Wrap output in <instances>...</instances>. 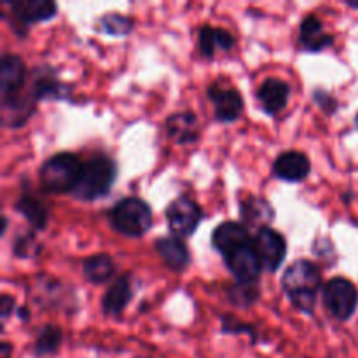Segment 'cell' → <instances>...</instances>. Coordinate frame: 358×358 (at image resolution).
I'll return each instance as SVG.
<instances>
[{"instance_id": "6da1fadb", "label": "cell", "mask_w": 358, "mask_h": 358, "mask_svg": "<svg viewBox=\"0 0 358 358\" xmlns=\"http://www.w3.org/2000/svg\"><path fill=\"white\" fill-rule=\"evenodd\" d=\"M282 289L296 310L313 313L322 289L320 269L306 259H297L283 271Z\"/></svg>"}, {"instance_id": "7a4b0ae2", "label": "cell", "mask_w": 358, "mask_h": 358, "mask_svg": "<svg viewBox=\"0 0 358 358\" xmlns=\"http://www.w3.org/2000/svg\"><path fill=\"white\" fill-rule=\"evenodd\" d=\"M115 180V164L110 157L98 154L90 157L83 163L79 180L72 189V194L77 199L93 201V199L103 198L110 191Z\"/></svg>"}, {"instance_id": "3957f363", "label": "cell", "mask_w": 358, "mask_h": 358, "mask_svg": "<svg viewBox=\"0 0 358 358\" xmlns=\"http://www.w3.org/2000/svg\"><path fill=\"white\" fill-rule=\"evenodd\" d=\"M83 161L72 152H59L41 166V184L48 192H72L79 180Z\"/></svg>"}, {"instance_id": "277c9868", "label": "cell", "mask_w": 358, "mask_h": 358, "mask_svg": "<svg viewBox=\"0 0 358 358\" xmlns=\"http://www.w3.org/2000/svg\"><path fill=\"white\" fill-rule=\"evenodd\" d=\"M110 224L117 233L138 238L152 226V210L143 199L124 198L112 206Z\"/></svg>"}, {"instance_id": "5b68a950", "label": "cell", "mask_w": 358, "mask_h": 358, "mask_svg": "<svg viewBox=\"0 0 358 358\" xmlns=\"http://www.w3.org/2000/svg\"><path fill=\"white\" fill-rule=\"evenodd\" d=\"M325 308L338 320L345 322L355 313L358 304V294L355 285L343 276L331 278L322 289Z\"/></svg>"}, {"instance_id": "8992f818", "label": "cell", "mask_w": 358, "mask_h": 358, "mask_svg": "<svg viewBox=\"0 0 358 358\" xmlns=\"http://www.w3.org/2000/svg\"><path fill=\"white\" fill-rule=\"evenodd\" d=\"M203 219V210L194 199L187 196H178L168 205L166 220L170 231L177 238H187L198 229Z\"/></svg>"}, {"instance_id": "52a82bcc", "label": "cell", "mask_w": 358, "mask_h": 358, "mask_svg": "<svg viewBox=\"0 0 358 358\" xmlns=\"http://www.w3.org/2000/svg\"><path fill=\"white\" fill-rule=\"evenodd\" d=\"M254 248L261 261L262 269L273 273L282 266L287 255V241L273 227H262L254 238Z\"/></svg>"}, {"instance_id": "ba28073f", "label": "cell", "mask_w": 358, "mask_h": 358, "mask_svg": "<svg viewBox=\"0 0 358 358\" xmlns=\"http://www.w3.org/2000/svg\"><path fill=\"white\" fill-rule=\"evenodd\" d=\"M224 259H226L227 269L233 273L238 283H245V285H255L257 283L262 271V264L254 248V241L245 245V247L236 248Z\"/></svg>"}, {"instance_id": "9c48e42d", "label": "cell", "mask_w": 358, "mask_h": 358, "mask_svg": "<svg viewBox=\"0 0 358 358\" xmlns=\"http://www.w3.org/2000/svg\"><path fill=\"white\" fill-rule=\"evenodd\" d=\"M208 98L213 103L215 117L220 122H233L236 121L243 110V98L241 93L234 87L226 86V84H212L208 87Z\"/></svg>"}, {"instance_id": "30bf717a", "label": "cell", "mask_w": 358, "mask_h": 358, "mask_svg": "<svg viewBox=\"0 0 358 358\" xmlns=\"http://www.w3.org/2000/svg\"><path fill=\"white\" fill-rule=\"evenodd\" d=\"M27 70L16 55H3L0 62V98L9 100L23 93Z\"/></svg>"}, {"instance_id": "8fae6325", "label": "cell", "mask_w": 358, "mask_h": 358, "mask_svg": "<svg viewBox=\"0 0 358 358\" xmlns=\"http://www.w3.org/2000/svg\"><path fill=\"white\" fill-rule=\"evenodd\" d=\"M252 243L250 234H248V227L243 226L241 222H234V220H227V222L219 224L213 229L212 234V245L215 250L226 257L227 254L234 252L236 248L245 247V245Z\"/></svg>"}, {"instance_id": "7c38bea8", "label": "cell", "mask_w": 358, "mask_h": 358, "mask_svg": "<svg viewBox=\"0 0 358 358\" xmlns=\"http://www.w3.org/2000/svg\"><path fill=\"white\" fill-rule=\"evenodd\" d=\"M273 173L285 182H301L310 175V159L299 150H285L275 159Z\"/></svg>"}, {"instance_id": "4fadbf2b", "label": "cell", "mask_w": 358, "mask_h": 358, "mask_svg": "<svg viewBox=\"0 0 358 358\" xmlns=\"http://www.w3.org/2000/svg\"><path fill=\"white\" fill-rule=\"evenodd\" d=\"M7 3L10 6L13 16L23 24L48 21L55 17L56 10H58L56 3L51 0H13Z\"/></svg>"}, {"instance_id": "5bb4252c", "label": "cell", "mask_w": 358, "mask_h": 358, "mask_svg": "<svg viewBox=\"0 0 358 358\" xmlns=\"http://www.w3.org/2000/svg\"><path fill=\"white\" fill-rule=\"evenodd\" d=\"M290 96V86L282 79L269 77L261 84L257 91V98L261 101V107L266 114L275 115L287 107V101Z\"/></svg>"}, {"instance_id": "9a60e30c", "label": "cell", "mask_w": 358, "mask_h": 358, "mask_svg": "<svg viewBox=\"0 0 358 358\" xmlns=\"http://www.w3.org/2000/svg\"><path fill=\"white\" fill-rule=\"evenodd\" d=\"M154 248L159 254V257L163 259L164 264L168 266L173 271H182L189 266L191 262V255H189L187 245L182 241V238L177 236H161L159 240H156Z\"/></svg>"}, {"instance_id": "2e32d148", "label": "cell", "mask_w": 358, "mask_h": 358, "mask_svg": "<svg viewBox=\"0 0 358 358\" xmlns=\"http://www.w3.org/2000/svg\"><path fill=\"white\" fill-rule=\"evenodd\" d=\"M299 41L304 49L311 52H318L332 45L334 37L325 31L324 23L317 16L310 14V16L304 17L299 27Z\"/></svg>"}, {"instance_id": "e0dca14e", "label": "cell", "mask_w": 358, "mask_h": 358, "mask_svg": "<svg viewBox=\"0 0 358 358\" xmlns=\"http://www.w3.org/2000/svg\"><path fill=\"white\" fill-rule=\"evenodd\" d=\"M166 133L173 142L191 143L199 136V122L192 112H175L166 119Z\"/></svg>"}, {"instance_id": "ac0fdd59", "label": "cell", "mask_w": 358, "mask_h": 358, "mask_svg": "<svg viewBox=\"0 0 358 358\" xmlns=\"http://www.w3.org/2000/svg\"><path fill=\"white\" fill-rule=\"evenodd\" d=\"M133 297V289H131V280L129 276H119L108 290L105 292L103 299H101V308H103L105 315H115L122 313L124 308L128 306V303Z\"/></svg>"}, {"instance_id": "d6986e66", "label": "cell", "mask_w": 358, "mask_h": 358, "mask_svg": "<svg viewBox=\"0 0 358 358\" xmlns=\"http://www.w3.org/2000/svg\"><path fill=\"white\" fill-rule=\"evenodd\" d=\"M199 51L206 58H213L217 51H229L234 45V37L231 31L219 27H203L198 34Z\"/></svg>"}, {"instance_id": "ffe728a7", "label": "cell", "mask_w": 358, "mask_h": 358, "mask_svg": "<svg viewBox=\"0 0 358 358\" xmlns=\"http://www.w3.org/2000/svg\"><path fill=\"white\" fill-rule=\"evenodd\" d=\"M275 212L268 199H262L259 196H250V198L241 201V217L248 226L254 227H268V222L273 219Z\"/></svg>"}, {"instance_id": "44dd1931", "label": "cell", "mask_w": 358, "mask_h": 358, "mask_svg": "<svg viewBox=\"0 0 358 358\" xmlns=\"http://www.w3.org/2000/svg\"><path fill=\"white\" fill-rule=\"evenodd\" d=\"M16 210L35 227V229H44L48 224V206H45L44 199H41L35 194H23L17 198Z\"/></svg>"}, {"instance_id": "7402d4cb", "label": "cell", "mask_w": 358, "mask_h": 358, "mask_svg": "<svg viewBox=\"0 0 358 358\" xmlns=\"http://www.w3.org/2000/svg\"><path fill=\"white\" fill-rule=\"evenodd\" d=\"M83 273L87 282L105 283L114 275V262L107 254L91 255V257L84 259Z\"/></svg>"}, {"instance_id": "603a6c76", "label": "cell", "mask_w": 358, "mask_h": 358, "mask_svg": "<svg viewBox=\"0 0 358 358\" xmlns=\"http://www.w3.org/2000/svg\"><path fill=\"white\" fill-rule=\"evenodd\" d=\"M66 86L59 83L55 76L51 73L37 72V79L34 83V96L38 100H45V98H62L66 94Z\"/></svg>"}, {"instance_id": "cb8c5ba5", "label": "cell", "mask_w": 358, "mask_h": 358, "mask_svg": "<svg viewBox=\"0 0 358 358\" xmlns=\"http://www.w3.org/2000/svg\"><path fill=\"white\" fill-rule=\"evenodd\" d=\"M62 339L63 332L58 325H45L35 339V353L37 355H51L59 348Z\"/></svg>"}, {"instance_id": "d4e9b609", "label": "cell", "mask_w": 358, "mask_h": 358, "mask_svg": "<svg viewBox=\"0 0 358 358\" xmlns=\"http://www.w3.org/2000/svg\"><path fill=\"white\" fill-rule=\"evenodd\" d=\"M133 21L129 17L122 16L117 13H108L105 16H101L96 23V30L103 31L107 35H115V37H121L131 31Z\"/></svg>"}, {"instance_id": "484cf974", "label": "cell", "mask_w": 358, "mask_h": 358, "mask_svg": "<svg viewBox=\"0 0 358 358\" xmlns=\"http://www.w3.org/2000/svg\"><path fill=\"white\" fill-rule=\"evenodd\" d=\"M259 296V290L255 285H245V283H234L229 289L231 303L236 306H250L255 303Z\"/></svg>"}, {"instance_id": "4316f807", "label": "cell", "mask_w": 358, "mask_h": 358, "mask_svg": "<svg viewBox=\"0 0 358 358\" xmlns=\"http://www.w3.org/2000/svg\"><path fill=\"white\" fill-rule=\"evenodd\" d=\"M13 250L17 257H34L38 250V245L35 241L34 234H23V236L16 238Z\"/></svg>"}, {"instance_id": "83f0119b", "label": "cell", "mask_w": 358, "mask_h": 358, "mask_svg": "<svg viewBox=\"0 0 358 358\" xmlns=\"http://www.w3.org/2000/svg\"><path fill=\"white\" fill-rule=\"evenodd\" d=\"M222 331L227 332V334H240V332H248L252 338H255L254 327L240 324V320H234V318L229 317V315L222 317Z\"/></svg>"}, {"instance_id": "f1b7e54d", "label": "cell", "mask_w": 358, "mask_h": 358, "mask_svg": "<svg viewBox=\"0 0 358 358\" xmlns=\"http://www.w3.org/2000/svg\"><path fill=\"white\" fill-rule=\"evenodd\" d=\"M13 297H10L9 294H2V297H0V317H2V320H7V318H9V315L13 313Z\"/></svg>"}]
</instances>
